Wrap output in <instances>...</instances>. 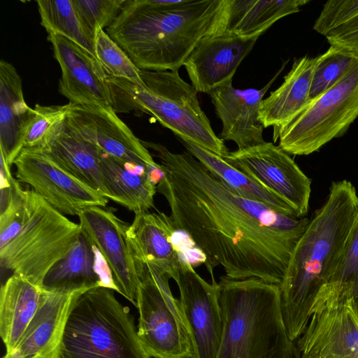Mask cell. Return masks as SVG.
<instances>
[{
  "instance_id": "obj_1",
  "label": "cell",
  "mask_w": 358,
  "mask_h": 358,
  "mask_svg": "<svg viewBox=\"0 0 358 358\" xmlns=\"http://www.w3.org/2000/svg\"><path fill=\"white\" fill-rule=\"evenodd\" d=\"M141 142L160 161L164 176L157 192L166 199L175 227L203 253L212 278L220 265L230 279L280 285L310 220L236 194L187 151Z\"/></svg>"
},
{
  "instance_id": "obj_2",
  "label": "cell",
  "mask_w": 358,
  "mask_h": 358,
  "mask_svg": "<svg viewBox=\"0 0 358 358\" xmlns=\"http://www.w3.org/2000/svg\"><path fill=\"white\" fill-rule=\"evenodd\" d=\"M358 217V195L348 180L333 182L290 257L279 285L289 336L305 331L320 289L339 267Z\"/></svg>"
},
{
  "instance_id": "obj_3",
  "label": "cell",
  "mask_w": 358,
  "mask_h": 358,
  "mask_svg": "<svg viewBox=\"0 0 358 358\" xmlns=\"http://www.w3.org/2000/svg\"><path fill=\"white\" fill-rule=\"evenodd\" d=\"M222 0H127L108 35L140 70L177 71L215 27Z\"/></svg>"
},
{
  "instance_id": "obj_4",
  "label": "cell",
  "mask_w": 358,
  "mask_h": 358,
  "mask_svg": "<svg viewBox=\"0 0 358 358\" xmlns=\"http://www.w3.org/2000/svg\"><path fill=\"white\" fill-rule=\"evenodd\" d=\"M69 220L16 180L0 199V266L42 287L49 270L81 234Z\"/></svg>"
},
{
  "instance_id": "obj_5",
  "label": "cell",
  "mask_w": 358,
  "mask_h": 358,
  "mask_svg": "<svg viewBox=\"0 0 358 358\" xmlns=\"http://www.w3.org/2000/svg\"><path fill=\"white\" fill-rule=\"evenodd\" d=\"M223 331L216 358H299L284 321L279 285L220 278Z\"/></svg>"
},
{
  "instance_id": "obj_6",
  "label": "cell",
  "mask_w": 358,
  "mask_h": 358,
  "mask_svg": "<svg viewBox=\"0 0 358 358\" xmlns=\"http://www.w3.org/2000/svg\"><path fill=\"white\" fill-rule=\"evenodd\" d=\"M145 87L107 74L106 81L117 113L139 111L153 116L178 138L224 158L229 152L213 131L201 108L197 92L178 71L140 70Z\"/></svg>"
},
{
  "instance_id": "obj_7",
  "label": "cell",
  "mask_w": 358,
  "mask_h": 358,
  "mask_svg": "<svg viewBox=\"0 0 358 358\" xmlns=\"http://www.w3.org/2000/svg\"><path fill=\"white\" fill-rule=\"evenodd\" d=\"M114 291L99 286L78 295L58 358H149L130 309L117 300Z\"/></svg>"
},
{
  "instance_id": "obj_8",
  "label": "cell",
  "mask_w": 358,
  "mask_h": 358,
  "mask_svg": "<svg viewBox=\"0 0 358 358\" xmlns=\"http://www.w3.org/2000/svg\"><path fill=\"white\" fill-rule=\"evenodd\" d=\"M357 117L358 57L333 86L274 129L273 141L289 155H308L343 136Z\"/></svg>"
},
{
  "instance_id": "obj_9",
  "label": "cell",
  "mask_w": 358,
  "mask_h": 358,
  "mask_svg": "<svg viewBox=\"0 0 358 358\" xmlns=\"http://www.w3.org/2000/svg\"><path fill=\"white\" fill-rule=\"evenodd\" d=\"M138 273L137 334L148 357L192 358V341L179 300L169 287L171 275L150 266L140 267Z\"/></svg>"
},
{
  "instance_id": "obj_10",
  "label": "cell",
  "mask_w": 358,
  "mask_h": 358,
  "mask_svg": "<svg viewBox=\"0 0 358 358\" xmlns=\"http://www.w3.org/2000/svg\"><path fill=\"white\" fill-rule=\"evenodd\" d=\"M296 341L299 358H358V314L353 298L321 289Z\"/></svg>"
},
{
  "instance_id": "obj_11",
  "label": "cell",
  "mask_w": 358,
  "mask_h": 358,
  "mask_svg": "<svg viewBox=\"0 0 358 358\" xmlns=\"http://www.w3.org/2000/svg\"><path fill=\"white\" fill-rule=\"evenodd\" d=\"M16 179L27 184L64 215H78L93 206L106 207L108 199L72 176L45 150L22 149L13 162Z\"/></svg>"
},
{
  "instance_id": "obj_12",
  "label": "cell",
  "mask_w": 358,
  "mask_h": 358,
  "mask_svg": "<svg viewBox=\"0 0 358 358\" xmlns=\"http://www.w3.org/2000/svg\"><path fill=\"white\" fill-rule=\"evenodd\" d=\"M68 104L66 123L76 135L122 162L145 169L157 184L161 181L160 164L113 109Z\"/></svg>"
},
{
  "instance_id": "obj_13",
  "label": "cell",
  "mask_w": 358,
  "mask_h": 358,
  "mask_svg": "<svg viewBox=\"0 0 358 358\" xmlns=\"http://www.w3.org/2000/svg\"><path fill=\"white\" fill-rule=\"evenodd\" d=\"M224 160L287 202L299 217L308 211L311 180L278 145L262 144L229 152Z\"/></svg>"
},
{
  "instance_id": "obj_14",
  "label": "cell",
  "mask_w": 358,
  "mask_h": 358,
  "mask_svg": "<svg viewBox=\"0 0 358 358\" xmlns=\"http://www.w3.org/2000/svg\"><path fill=\"white\" fill-rule=\"evenodd\" d=\"M179 292V303L193 349L192 358H216L223 331L218 284H210L185 259L173 278Z\"/></svg>"
},
{
  "instance_id": "obj_15",
  "label": "cell",
  "mask_w": 358,
  "mask_h": 358,
  "mask_svg": "<svg viewBox=\"0 0 358 358\" xmlns=\"http://www.w3.org/2000/svg\"><path fill=\"white\" fill-rule=\"evenodd\" d=\"M111 207L93 206L78 215L82 234L99 251L116 292L136 307L140 278L127 238L128 224Z\"/></svg>"
},
{
  "instance_id": "obj_16",
  "label": "cell",
  "mask_w": 358,
  "mask_h": 358,
  "mask_svg": "<svg viewBox=\"0 0 358 358\" xmlns=\"http://www.w3.org/2000/svg\"><path fill=\"white\" fill-rule=\"evenodd\" d=\"M48 39L62 71L59 93L70 103L113 109L107 73L97 58L61 35L48 34Z\"/></svg>"
},
{
  "instance_id": "obj_17",
  "label": "cell",
  "mask_w": 358,
  "mask_h": 358,
  "mask_svg": "<svg viewBox=\"0 0 358 358\" xmlns=\"http://www.w3.org/2000/svg\"><path fill=\"white\" fill-rule=\"evenodd\" d=\"M258 38H245L228 34H207L184 64L196 92L209 94L229 83Z\"/></svg>"
},
{
  "instance_id": "obj_18",
  "label": "cell",
  "mask_w": 358,
  "mask_h": 358,
  "mask_svg": "<svg viewBox=\"0 0 358 358\" xmlns=\"http://www.w3.org/2000/svg\"><path fill=\"white\" fill-rule=\"evenodd\" d=\"M87 289H43L34 316L15 347L2 358H58L72 304L78 294Z\"/></svg>"
},
{
  "instance_id": "obj_19",
  "label": "cell",
  "mask_w": 358,
  "mask_h": 358,
  "mask_svg": "<svg viewBox=\"0 0 358 358\" xmlns=\"http://www.w3.org/2000/svg\"><path fill=\"white\" fill-rule=\"evenodd\" d=\"M285 64L262 89H236L232 83L223 85L209 93L215 113L221 120V139L231 141L238 150H245L265 142L264 126L259 119L264 96L272 85Z\"/></svg>"
},
{
  "instance_id": "obj_20",
  "label": "cell",
  "mask_w": 358,
  "mask_h": 358,
  "mask_svg": "<svg viewBox=\"0 0 358 358\" xmlns=\"http://www.w3.org/2000/svg\"><path fill=\"white\" fill-rule=\"evenodd\" d=\"M176 231L171 217L164 213L148 211L136 215L128 225L127 238L137 270L150 266L173 279L187 259L174 243Z\"/></svg>"
},
{
  "instance_id": "obj_21",
  "label": "cell",
  "mask_w": 358,
  "mask_h": 358,
  "mask_svg": "<svg viewBox=\"0 0 358 358\" xmlns=\"http://www.w3.org/2000/svg\"><path fill=\"white\" fill-rule=\"evenodd\" d=\"M307 0H222L213 31L241 38H259L278 20L297 13Z\"/></svg>"
},
{
  "instance_id": "obj_22",
  "label": "cell",
  "mask_w": 358,
  "mask_h": 358,
  "mask_svg": "<svg viewBox=\"0 0 358 358\" xmlns=\"http://www.w3.org/2000/svg\"><path fill=\"white\" fill-rule=\"evenodd\" d=\"M99 286L116 291L110 271L99 251L81 233L68 254L49 270L42 288L71 290Z\"/></svg>"
},
{
  "instance_id": "obj_23",
  "label": "cell",
  "mask_w": 358,
  "mask_h": 358,
  "mask_svg": "<svg viewBox=\"0 0 358 358\" xmlns=\"http://www.w3.org/2000/svg\"><path fill=\"white\" fill-rule=\"evenodd\" d=\"M34 108L25 102L22 79L10 63L0 61V154L11 167L22 151L24 130Z\"/></svg>"
},
{
  "instance_id": "obj_24",
  "label": "cell",
  "mask_w": 358,
  "mask_h": 358,
  "mask_svg": "<svg viewBox=\"0 0 358 358\" xmlns=\"http://www.w3.org/2000/svg\"><path fill=\"white\" fill-rule=\"evenodd\" d=\"M100 166L108 200L135 215L154 206L157 182L145 169L128 164L101 150Z\"/></svg>"
},
{
  "instance_id": "obj_25",
  "label": "cell",
  "mask_w": 358,
  "mask_h": 358,
  "mask_svg": "<svg viewBox=\"0 0 358 358\" xmlns=\"http://www.w3.org/2000/svg\"><path fill=\"white\" fill-rule=\"evenodd\" d=\"M315 62L308 55L295 59L281 85L262 100L259 119L264 128L286 124L306 106Z\"/></svg>"
},
{
  "instance_id": "obj_26",
  "label": "cell",
  "mask_w": 358,
  "mask_h": 358,
  "mask_svg": "<svg viewBox=\"0 0 358 358\" xmlns=\"http://www.w3.org/2000/svg\"><path fill=\"white\" fill-rule=\"evenodd\" d=\"M43 150L67 172L106 197L100 166L101 150L76 135L66 120Z\"/></svg>"
},
{
  "instance_id": "obj_27",
  "label": "cell",
  "mask_w": 358,
  "mask_h": 358,
  "mask_svg": "<svg viewBox=\"0 0 358 358\" xmlns=\"http://www.w3.org/2000/svg\"><path fill=\"white\" fill-rule=\"evenodd\" d=\"M42 287L26 278L11 275L0 290V336L6 352L18 342L34 316Z\"/></svg>"
},
{
  "instance_id": "obj_28",
  "label": "cell",
  "mask_w": 358,
  "mask_h": 358,
  "mask_svg": "<svg viewBox=\"0 0 358 358\" xmlns=\"http://www.w3.org/2000/svg\"><path fill=\"white\" fill-rule=\"evenodd\" d=\"M178 138L187 152L201 162L221 183L236 194L263 203L284 214L299 217L287 202L227 163L224 158L188 140Z\"/></svg>"
},
{
  "instance_id": "obj_29",
  "label": "cell",
  "mask_w": 358,
  "mask_h": 358,
  "mask_svg": "<svg viewBox=\"0 0 358 358\" xmlns=\"http://www.w3.org/2000/svg\"><path fill=\"white\" fill-rule=\"evenodd\" d=\"M36 3L41 24L48 34L61 35L96 57L94 38L82 24L72 0H38Z\"/></svg>"
},
{
  "instance_id": "obj_30",
  "label": "cell",
  "mask_w": 358,
  "mask_h": 358,
  "mask_svg": "<svg viewBox=\"0 0 358 358\" xmlns=\"http://www.w3.org/2000/svg\"><path fill=\"white\" fill-rule=\"evenodd\" d=\"M357 57V52L331 45L323 54L316 57L309 102L333 86Z\"/></svg>"
},
{
  "instance_id": "obj_31",
  "label": "cell",
  "mask_w": 358,
  "mask_h": 358,
  "mask_svg": "<svg viewBox=\"0 0 358 358\" xmlns=\"http://www.w3.org/2000/svg\"><path fill=\"white\" fill-rule=\"evenodd\" d=\"M69 104L36 105L24 130L22 149H44L66 120Z\"/></svg>"
},
{
  "instance_id": "obj_32",
  "label": "cell",
  "mask_w": 358,
  "mask_h": 358,
  "mask_svg": "<svg viewBox=\"0 0 358 358\" xmlns=\"http://www.w3.org/2000/svg\"><path fill=\"white\" fill-rule=\"evenodd\" d=\"M96 57L106 73L145 87L138 69L126 52L102 29H98L94 40Z\"/></svg>"
},
{
  "instance_id": "obj_33",
  "label": "cell",
  "mask_w": 358,
  "mask_h": 358,
  "mask_svg": "<svg viewBox=\"0 0 358 358\" xmlns=\"http://www.w3.org/2000/svg\"><path fill=\"white\" fill-rule=\"evenodd\" d=\"M322 288L347 293L358 303V217L339 267Z\"/></svg>"
},
{
  "instance_id": "obj_34",
  "label": "cell",
  "mask_w": 358,
  "mask_h": 358,
  "mask_svg": "<svg viewBox=\"0 0 358 358\" xmlns=\"http://www.w3.org/2000/svg\"><path fill=\"white\" fill-rule=\"evenodd\" d=\"M127 0H72L84 27L94 38L98 29L109 27Z\"/></svg>"
},
{
  "instance_id": "obj_35",
  "label": "cell",
  "mask_w": 358,
  "mask_h": 358,
  "mask_svg": "<svg viewBox=\"0 0 358 358\" xmlns=\"http://www.w3.org/2000/svg\"><path fill=\"white\" fill-rule=\"evenodd\" d=\"M325 37L331 45L358 53V14L350 21L329 32Z\"/></svg>"
},
{
  "instance_id": "obj_36",
  "label": "cell",
  "mask_w": 358,
  "mask_h": 358,
  "mask_svg": "<svg viewBox=\"0 0 358 358\" xmlns=\"http://www.w3.org/2000/svg\"><path fill=\"white\" fill-rule=\"evenodd\" d=\"M355 306H356L357 312V314H358V303Z\"/></svg>"
}]
</instances>
